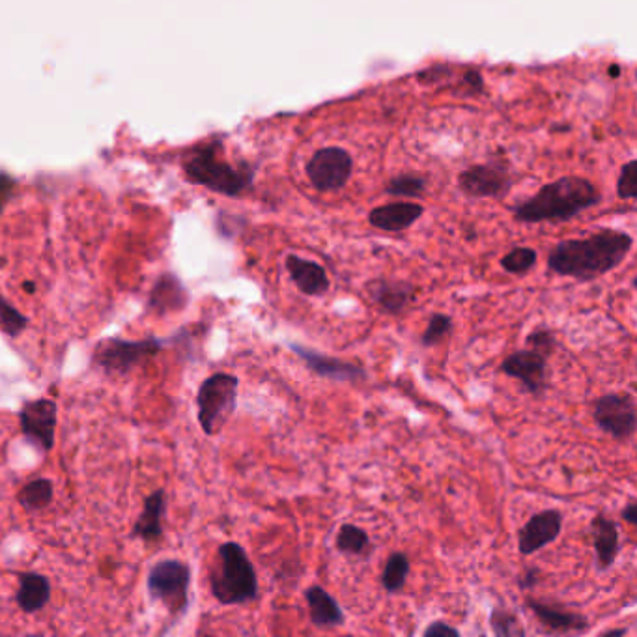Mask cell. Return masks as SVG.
Here are the masks:
<instances>
[{"label": "cell", "mask_w": 637, "mask_h": 637, "mask_svg": "<svg viewBox=\"0 0 637 637\" xmlns=\"http://www.w3.org/2000/svg\"><path fill=\"white\" fill-rule=\"evenodd\" d=\"M634 238L619 230H600L581 240H565L553 247L548 266L561 277L593 281L623 262Z\"/></svg>", "instance_id": "6da1fadb"}, {"label": "cell", "mask_w": 637, "mask_h": 637, "mask_svg": "<svg viewBox=\"0 0 637 637\" xmlns=\"http://www.w3.org/2000/svg\"><path fill=\"white\" fill-rule=\"evenodd\" d=\"M600 199L598 187L587 178L565 176L540 187L531 199L514 206L512 213L520 223L570 221L596 206Z\"/></svg>", "instance_id": "7a4b0ae2"}, {"label": "cell", "mask_w": 637, "mask_h": 637, "mask_svg": "<svg viewBox=\"0 0 637 637\" xmlns=\"http://www.w3.org/2000/svg\"><path fill=\"white\" fill-rule=\"evenodd\" d=\"M185 178L191 184L202 185L213 193L240 197L253 187L256 167L241 161L240 165L225 159V148L221 139L202 142L195 146L184 159Z\"/></svg>", "instance_id": "3957f363"}, {"label": "cell", "mask_w": 637, "mask_h": 637, "mask_svg": "<svg viewBox=\"0 0 637 637\" xmlns=\"http://www.w3.org/2000/svg\"><path fill=\"white\" fill-rule=\"evenodd\" d=\"M212 593L221 604L236 606L255 600L258 580L255 567L247 552L238 542H225L219 552L210 576Z\"/></svg>", "instance_id": "277c9868"}, {"label": "cell", "mask_w": 637, "mask_h": 637, "mask_svg": "<svg viewBox=\"0 0 637 637\" xmlns=\"http://www.w3.org/2000/svg\"><path fill=\"white\" fill-rule=\"evenodd\" d=\"M240 380L227 372H217L200 385L197 395L199 423L208 436H215L227 425L236 410Z\"/></svg>", "instance_id": "5b68a950"}, {"label": "cell", "mask_w": 637, "mask_h": 637, "mask_svg": "<svg viewBox=\"0 0 637 637\" xmlns=\"http://www.w3.org/2000/svg\"><path fill=\"white\" fill-rule=\"evenodd\" d=\"M161 350V342L146 340H101L94 350L96 365L109 374H128L129 370L154 357Z\"/></svg>", "instance_id": "8992f818"}, {"label": "cell", "mask_w": 637, "mask_h": 637, "mask_svg": "<svg viewBox=\"0 0 637 637\" xmlns=\"http://www.w3.org/2000/svg\"><path fill=\"white\" fill-rule=\"evenodd\" d=\"M305 172L316 191L333 193L348 184L354 172V157L339 146L320 148L309 159Z\"/></svg>", "instance_id": "52a82bcc"}, {"label": "cell", "mask_w": 637, "mask_h": 637, "mask_svg": "<svg viewBox=\"0 0 637 637\" xmlns=\"http://www.w3.org/2000/svg\"><path fill=\"white\" fill-rule=\"evenodd\" d=\"M593 419L602 432L617 441H626L636 434V400L628 393H609L596 398Z\"/></svg>", "instance_id": "ba28073f"}, {"label": "cell", "mask_w": 637, "mask_h": 637, "mask_svg": "<svg viewBox=\"0 0 637 637\" xmlns=\"http://www.w3.org/2000/svg\"><path fill=\"white\" fill-rule=\"evenodd\" d=\"M191 572L182 561H161L150 570L148 591L150 596L167 604L174 613L184 611L187 606Z\"/></svg>", "instance_id": "9c48e42d"}, {"label": "cell", "mask_w": 637, "mask_h": 637, "mask_svg": "<svg viewBox=\"0 0 637 637\" xmlns=\"http://www.w3.org/2000/svg\"><path fill=\"white\" fill-rule=\"evenodd\" d=\"M512 184L509 165L503 161L473 165L458 176V187L471 199H501L509 193Z\"/></svg>", "instance_id": "30bf717a"}, {"label": "cell", "mask_w": 637, "mask_h": 637, "mask_svg": "<svg viewBox=\"0 0 637 637\" xmlns=\"http://www.w3.org/2000/svg\"><path fill=\"white\" fill-rule=\"evenodd\" d=\"M21 430L42 451H51L57 430V404L49 398L27 402L19 411Z\"/></svg>", "instance_id": "8fae6325"}, {"label": "cell", "mask_w": 637, "mask_h": 637, "mask_svg": "<svg viewBox=\"0 0 637 637\" xmlns=\"http://www.w3.org/2000/svg\"><path fill=\"white\" fill-rule=\"evenodd\" d=\"M501 372L524 385L531 395H542L548 385V357L535 350H518L501 363Z\"/></svg>", "instance_id": "7c38bea8"}, {"label": "cell", "mask_w": 637, "mask_h": 637, "mask_svg": "<svg viewBox=\"0 0 637 637\" xmlns=\"http://www.w3.org/2000/svg\"><path fill=\"white\" fill-rule=\"evenodd\" d=\"M563 531V514L559 510H542L529 518L518 531V550L522 555H533L555 542Z\"/></svg>", "instance_id": "4fadbf2b"}, {"label": "cell", "mask_w": 637, "mask_h": 637, "mask_svg": "<svg viewBox=\"0 0 637 637\" xmlns=\"http://www.w3.org/2000/svg\"><path fill=\"white\" fill-rule=\"evenodd\" d=\"M292 350L299 355V359L309 367V369L329 380H337V382H357V380H365L367 372L363 367L350 363V361H342L337 357H329V355L318 354L309 348H303L294 344Z\"/></svg>", "instance_id": "5bb4252c"}, {"label": "cell", "mask_w": 637, "mask_h": 637, "mask_svg": "<svg viewBox=\"0 0 637 637\" xmlns=\"http://www.w3.org/2000/svg\"><path fill=\"white\" fill-rule=\"evenodd\" d=\"M367 292L380 311L385 314H400L410 307L417 288L406 281L376 279L367 284Z\"/></svg>", "instance_id": "9a60e30c"}, {"label": "cell", "mask_w": 637, "mask_h": 637, "mask_svg": "<svg viewBox=\"0 0 637 637\" xmlns=\"http://www.w3.org/2000/svg\"><path fill=\"white\" fill-rule=\"evenodd\" d=\"M286 269L290 279L298 286L299 292L305 296L318 298L327 294V290L331 288L326 268L320 266L318 262H312L298 255H288Z\"/></svg>", "instance_id": "2e32d148"}, {"label": "cell", "mask_w": 637, "mask_h": 637, "mask_svg": "<svg viewBox=\"0 0 637 637\" xmlns=\"http://www.w3.org/2000/svg\"><path fill=\"white\" fill-rule=\"evenodd\" d=\"M425 213V208L415 202H391L374 208L369 213V223L383 232H402L413 227Z\"/></svg>", "instance_id": "e0dca14e"}, {"label": "cell", "mask_w": 637, "mask_h": 637, "mask_svg": "<svg viewBox=\"0 0 637 637\" xmlns=\"http://www.w3.org/2000/svg\"><path fill=\"white\" fill-rule=\"evenodd\" d=\"M527 608L537 615L538 621L544 624L548 630L557 634H570V632H583L589 628L587 619L580 613H572L563 608H555L552 604L538 602L535 598L525 600Z\"/></svg>", "instance_id": "ac0fdd59"}, {"label": "cell", "mask_w": 637, "mask_h": 637, "mask_svg": "<svg viewBox=\"0 0 637 637\" xmlns=\"http://www.w3.org/2000/svg\"><path fill=\"white\" fill-rule=\"evenodd\" d=\"M187 301H189V294L182 281L167 273L154 286L148 301V309L156 314H169V312L185 309Z\"/></svg>", "instance_id": "d6986e66"}, {"label": "cell", "mask_w": 637, "mask_h": 637, "mask_svg": "<svg viewBox=\"0 0 637 637\" xmlns=\"http://www.w3.org/2000/svg\"><path fill=\"white\" fill-rule=\"evenodd\" d=\"M591 529H593V544H595L598 568L608 570L621 552L619 527L613 520L606 518L604 514H598L591 522Z\"/></svg>", "instance_id": "ffe728a7"}, {"label": "cell", "mask_w": 637, "mask_h": 637, "mask_svg": "<svg viewBox=\"0 0 637 637\" xmlns=\"http://www.w3.org/2000/svg\"><path fill=\"white\" fill-rule=\"evenodd\" d=\"M305 600L309 604L312 624L320 628H333L344 623V611L339 602L327 593L324 587L312 585L305 591Z\"/></svg>", "instance_id": "44dd1931"}, {"label": "cell", "mask_w": 637, "mask_h": 637, "mask_svg": "<svg viewBox=\"0 0 637 637\" xmlns=\"http://www.w3.org/2000/svg\"><path fill=\"white\" fill-rule=\"evenodd\" d=\"M51 598L49 581L40 574H21L19 576V591H17V604L27 613H36L47 606Z\"/></svg>", "instance_id": "7402d4cb"}, {"label": "cell", "mask_w": 637, "mask_h": 637, "mask_svg": "<svg viewBox=\"0 0 637 637\" xmlns=\"http://www.w3.org/2000/svg\"><path fill=\"white\" fill-rule=\"evenodd\" d=\"M165 512V492L156 490L152 496L146 497L144 510H142L141 518L135 524V537L142 538L146 542H154L161 537L163 529H161V518Z\"/></svg>", "instance_id": "603a6c76"}, {"label": "cell", "mask_w": 637, "mask_h": 637, "mask_svg": "<svg viewBox=\"0 0 637 637\" xmlns=\"http://www.w3.org/2000/svg\"><path fill=\"white\" fill-rule=\"evenodd\" d=\"M410 559L404 553L395 552L389 555L382 572V583L387 593H398L404 589L410 576Z\"/></svg>", "instance_id": "cb8c5ba5"}, {"label": "cell", "mask_w": 637, "mask_h": 637, "mask_svg": "<svg viewBox=\"0 0 637 637\" xmlns=\"http://www.w3.org/2000/svg\"><path fill=\"white\" fill-rule=\"evenodd\" d=\"M426 178L421 174H413V172H406V174H398L395 176L387 187H385V193L387 195H393V197H406V199H419L423 197L426 191Z\"/></svg>", "instance_id": "d4e9b609"}, {"label": "cell", "mask_w": 637, "mask_h": 637, "mask_svg": "<svg viewBox=\"0 0 637 637\" xmlns=\"http://www.w3.org/2000/svg\"><path fill=\"white\" fill-rule=\"evenodd\" d=\"M370 538L367 531L352 524H344L337 535V550L346 555H363L369 552Z\"/></svg>", "instance_id": "484cf974"}, {"label": "cell", "mask_w": 637, "mask_h": 637, "mask_svg": "<svg viewBox=\"0 0 637 637\" xmlns=\"http://www.w3.org/2000/svg\"><path fill=\"white\" fill-rule=\"evenodd\" d=\"M53 501V484L45 479L32 481L19 492V503L27 510H40Z\"/></svg>", "instance_id": "4316f807"}, {"label": "cell", "mask_w": 637, "mask_h": 637, "mask_svg": "<svg viewBox=\"0 0 637 637\" xmlns=\"http://www.w3.org/2000/svg\"><path fill=\"white\" fill-rule=\"evenodd\" d=\"M490 626L496 637H525L524 624L509 609H492Z\"/></svg>", "instance_id": "83f0119b"}, {"label": "cell", "mask_w": 637, "mask_h": 637, "mask_svg": "<svg viewBox=\"0 0 637 637\" xmlns=\"http://www.w3.org/2000/svg\"><path fill=\"white\" fill-rule=\"evenodd\" d=\"M537 251L529 247H516L501 258V268L510 275H525L537 264Z\"/></svg>", "instance_id": "f1b7e54d"}, {"label": "cell", "mask_w": 637, "mask_h": 637, "mask_svg": "<svg viewBox=\"0 0 637 637\" xmlns=\"http://www.w3.org/2000/svg\"><path fill=\"white\" fill-rule=\"evenodd\" d=\"M29 326V318L21 311H17L10 301L0 296V331L8 337L21 335Z\"/></svg>", "instance_id": "f546056e"}, {"label": "cell", "mask_w": 637, "mask_h": 637, "mask_svg": "<svg viewBox=\"0 0 637 637\" xmlns=\"http://www.w3.org/2000/svg\"><path fill=\"white\" fill-rule=\"evenodd\" d=\"M453 329V320L451 316L443 314V312H436L432 314L428 326H426L425 333L421 337L423 346H436L441 340L445 339Z\"/></svg>", "instance_id": "4dcf8cb0"}, {"label": "cell", "mask_w": 637, "mask_h": 637, "mask_svg": "<svg viewBox=\"0 0 637 637\" xmlns=\"http://www.w3.org/2000/svg\"><path fill=\"white\" fill-rule=\"evenodd\" d=\"M525 344H527L529 350H535L538 354L550 357V355L555 352V348H557V339H555L552 329H548V327H538V329L531 331V333L527 335Z\"/></svg>", "instance_id": "1f68e13d"}, {"label": "cell", "mask_w": 637, "mask_h": 637, "mask_svg": "<svg viewBox=\"0 0 637 637\" xmlns=\"http://www.w3.org/2000/svg\"><path fill=\"white\" fill-rule=\"evenodd\" d=\"M637 180V161L632 159L626 165H623L621 174H619V182H617V195L619 199L634 200L636 199V182Z\"/></svg>", "instance_id": "d6a6232c"}, {"label": "cell", "mask_w": 637, "mask_h": 637, "mask_svg": "<svg viewBox=\"0 0 637 637\" xmlns=\"http://www.w3.org/2000/svg\"><path fill=\"white\" fill-rule=\"evenodd\" d=\"M423 637H460V632L451 626V624L443 623V621H434L425 630Z\"/></svg>", "instance_id": "836d02e7"}, {"label": "cell", "mask_w": 637, "mask_h": 637, "mask_svg": "<svg viewBox=\"0 0 637 637\" xmlns=\"http://www.w3.org/2000/svg\"><path fill=\"white\" fill-rule=\"evenodd\" d=\"M623 518L624 520H626V522H628V524H637L636 501H632V503H628V505H626V509L623 510Z\"/></svg>", "instance_id": "e575fe53"}, {"label": "cell", "mask_w": 637, "mask_h": 637, "mask_svg": "<svg viewBox=\"0 0 637 637\" xmlns=\"http://www.w3.org/2000/svg\"><path fill=\"white\" fill-rule=\"evenodd\" d=\"M535 574H537V570H529V572H527V581L522 583V587H525V589H531V587L537 583V578H533Z\"/></svg>", "instance_id": "d590c367"}, {"label": "cell", "mask_w": 637, "mask_h": 637, "mask_svg": "<svg viewBox=\"0 0 637 637\" xmlns=\"http://www.w3.org/2000/svg\"><path fill=\"white\" fill-rule=\"evenodd\" d=\"M626 636V628H615V630H608L604 634H600L598 637H624Z\"/></svg>", "instance_id": "8d00e7d4"}, {"label": "cell", "mask_w": 637, "mask_h": 637, "mask_svg": "<svg viewBox=\"0 0 637 637\" xmlns=\"http://www.w3.org/2000/svg\"><path fill=\"white\" fill-rule=\"evenodd\" d=\"M609 75H611L613 79H617V77L621 75V66H617V64H613V66L609 68Z\"/></svg>", "instance_id": "74e56055"}, {"label": "cell", "mask_w": 637, "mask_h": 637, "mask_svg": "<svg viewBox=\"0 0 637 637\" xmlns=\"http://www.w3.org/2000/svg\"><path fill=\"white\" fill-rule=\"evenodd\" d=\"M0 193H2V191H0ZM2 206H4V200L0 197V212H2Z\"/></svg>", "instance_id": "f35d334b"}, {"label": "cell", "mask_w": 637, "mask_h": 637, "mask_svg": "<svg viewBox=\"0 0 637 637\" xmlns=\"http://www.w3.org/2000/svg\"><path fill=\"white\" fill-rule=\"evenodd\" d=\"M346 637H354V636H346Z\"/></svg>", "instance_id": "ab89813d"}]
</instances>
